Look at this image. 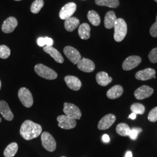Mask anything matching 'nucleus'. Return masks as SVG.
I'll use <instances>...</instances> for the list:
<instances>
[{
  "mask_svg": "<svg viewBox=\"0 0 157 157\" xmlns=\"http://www.w3.org/2000/svg\"><path fill=\"white\" fill-rule=\"evenodd\" d=\"M41 125L30 120L25 121L20 129V134L26 140H30L37 137L41 133Z\"/></svg>",
  "mask_w": 157,
  "mask_h": 157,
  "instance_id": "obj_1",
  "label": "nucleus"
},
{
  "mask_svg": "<svg viewBox=\"0 0 157 157\" xmlns=\"http://www.w3.org/2000/svg\"><path fill=\"white\" fill-rule=\"evenodd\" d=\"M90 25L86 23H82L80 25L78 29V33L80 37L83 40H87L90 37Z\"/></svg>",
  "mask_w": 157,
  "mask_h": 157,
  "instance_id": "obj_23",
  "label": "nucleus"
},
{
  "mask_svg": "<svg viewBox=\"0 0 157 157\" xmlns=\"http://www.w3.org/2000/svg\"><path fill=\"white\" fill-rule=\"evenodd\" d=\"M18 22L15 17H11L4 21L2 25V31L5 33H11L17 28Z\"/></svg>",
  "mask_w": 157,
  "mask_h": 157,
  "instance_id": "obj_12",
  "label": "nucleus"
},
{
  "mask_svg": "<svg viewBox=\"0 0 157 157\" xmlns=\"http://www.w3.org/2000/svg\"><path fill=\"white\" fill-rule=\"evenodd\" d=\"M34 71L40 77L47 80H54L58 77L57 73L53 69L41 63L36 65Z\"/></svg>",
  "mask_w": 157,
  "mask_h": 157,
  "instance_id": "obj_3",
  "label": "nucleus"
},
{
  "mask_svg": "<svg viewBox=\"0 0 157 157\" xmlns=\"http://www.w3.org/2000/svg\"><path fill=\"white\" fill-rule=\"evenodd\" d=\"M63 112L65 115L75 120L80 119L82 117V112L76 105L73 104L65 102L63 104Z\"/></svg>",
  "mask_w": 157,
  "mask_h": 157,
  "instance_id": "obj_6",
  "label": "nucleus"
},
{
  "mask_svg": "<svg viewBox=\"0 0 157 157\" xmlns=\"http://www.w3.org/2000/svg\"><path fill=\"white\" fill-rule=\"evenodd\" d=\"M148 119L152 122H155L157 121V107L154 108L149 112Z\"/></svg>",
  "mask_w": 157,
  "mask_h": 157,
  "instance_id": "obj_32",
  "label": "nucleus"
},
{
  "mask_svg": "<svg viewBox=\"0 0 157 157\" xmlns=\"http://www.w3.org/2000/svg\"><path fill=\"white\" fill-rule=\"evenodd\" d=\"M18 150V145L17 143H12L6 147L4 155L5 157H13L17 154Z\"/></svg>",
  "mask_w": 157,
  "mask_h": 157,
  "instance_id": "obj_24",
  "label": "nucleus"
},
{
  "mask_svg": "<svg viewBox=\"0 0 157 157\" xmlns=\"http://www.w3.org/2000/svg\"><path fill=\"white\" fill-rule=\"evenodd\" d=\"M14 1H21V0H14Z\"/></svg>",
  "mask_w": 157,
  "mask_h": 157,
  "instance_id": "obj_41",
  "label": "nucleus"
},
{
  "mask_svg": "<svg viewBox=\"0 0 157 157\" xmlns=\"http://www.w3.org/2000/svg\"><path fill=\"white\" fill-rule=\"evenodd\" d=\"M44 5L43 0H35L30 7V11L34 14L38 13Z\"/></svg>",
  "mask_w": 157,
  "mask_h": 157,
  "instance_id": "obj_28",
  "label": "nucleus"
},
{
  "mask_svg": "<svg viewBox=\"0 0 157 157\" xmlns=\"http://www.w3.org/2000/svg\"><path fill=\"white\" fill-rule=\"evenodd\" d=\"M150 33L153 37H157V15L156 17V21L151 27L150 30Z\"/></svg>",
  "mask_w": 157,
  "mask_h": 157,
  "instance_id": "obj_34",
  "label": "nucleus"
},
{
  "mask_svg": "<svg viewBox=\"0 0 157 157\" xmlns=\"http://www.w3.org/2000/svg\"><path fill=\"white\" fill-rule=\"evenodd\" d=\"M78 69L84 72H92L95 69V65L94 63L91 60L87 58H83L77 64Z\"/></svg>",
  "mask_w": 157,
  "mask_h": 157,
  "instance_id": "obj_14",
  "label": "nucleus"
},
{
  "mask_svg": "<svg viewBox=\"0 0 157 157\" xmlns=\"http://www.w3.org/2000/svg\"><path fill=\"white\" fill-rule=\"evenodd\" d=\"M117 19L114 12L112 11L108 12L104 17V26L105 28L108 29L113 28Z\"/></svg>",
  "mask_w": 157,
  "mask_h": 157,
  "instance_id": "obj_20",
  "label": "nucleus"
},
{
  "mask_svg": "<svg viewBox=\"0 0 157 157\" xmlns=\"http://www.w3.org/2000/svg\"><path fill=\"white\" fill-rule=\"evenodd\" d=\"M141 131H142V129H141L140 128H132L131 129L130 133L129 134V137L131 139L133 140H136L137 139L138 135Z\"/></svg>",
  "mask_w": 157,
  "mask_h": 157,
  "instance_id": "obj_31",
  "label": "nucleus"
},
{
  "mask_svg": "<svg viewBox=\"0 0 157 157\" xmlns=\"http://www.w3.org/2000/svg\"><path fill=\"white\" fill-rule=\"evenodd\" d=\"M154 1H156L157 2V0H154Z\"/></svg>",
  "mask_w": 157,
  "mask_h": 157,
  "instance_id": "obj_43",
  "label": "nucleus"
},
{
  "mask_svg": "<svg viewBox=\"0 0 157 157\" xmlns=\"http://www.w3.org/2000/svg\"><path fill=\"white\" fill-rule=\"evenodd\" d=\"M130 109L136 115H143L145 112V107L140 103H134L131 105Z\"/></svg>",
  "mask_w": 157,
  "mask_h": 157,
  "instance_id": "obj_29",
  "label": "nucleus"
},
{
  "mask_svg": "<svg viewBox=\"0 0 157 157\" xmlns=\"http://www.w3.org/2000/svg\"><path fill=\"white\" fill-rule=\"evenodd\" d=\"M45 39V44L46 46H52L54 44V40L51 38L45 37H44Z\"/></svg>",
  "mask_w": 157,
  "mask_h": 157,
  "instance_id": "obj_35",
  "label": "nucleus"
},
{
  "mask_svg": "<svg viewBox=\"0 0 157 157\" xmlns=\"http://www.w3.org/2000/svg\"><path fill=\"white\" fill-rule=\"evenodd\" d=\"M102 139V141L105 143H108L110 141V138H109V136L107 135H103Z\"/></svg>",
  "mask_w": 157,
  "mask_h": 157,
  "instance_id": "obj_37",
  "label": "nucleus"
},
{
  "mask_svg": "<svg viewBox=\"0 0 157 157\" xmlns=\"http://www.w3.org/2000/svg\"><path fill=\"white\" fill-rule=\"evenodd\" d=\"M116 131L118 135L121 136H129L131 129L127 124L121 123L117 125Z\"/></svg>",
  "mask_w": 157,
  "mask_h": 157,
  "instance_id": "obj_27",
  "label": "nucleus"
},
{
  "mask_svg": "<svg viewBox=\"0 0 157 157\" xmlns=\"http://www.w3.org/2000/svg\"><path fill=\"white\" fill-rule=\"evenodd\" d=\"M156 72L152 68H147L136 73L135 78L137 80L145 81L151 78H155Z\"/></svg>",
  "mask_w": 157,
  "mask_h": 157,
  "instance_id": "obj_15",
  "label": "nucleus"
},
{
  "mask_svg": "<svg viewBox=\"0 0 157 157\" xmlns=\"http://www.w3.org/2000/svg\"><path fill=\"white\" fill-rule=\"evenodd\" d=\"M0 113L3 118L8 121H11L14 117L8 103L4 100L0 101Z\"/></svg>",
  "mask_w": 157,
  "mask_h": 157,
  "instance_id": "obj_17",
  "label": "nucleus"
},
{
  "mask_svg": "<svg viewBox=\"0 0 157 157\" xmlns=\"http://www.w3.org/2000/svg\"><path fill=\"white\" fill-rule=\"evenodd\" d=\"M133 155H132V152L130 151L126 152V154H125V157H132Z\"/></svg>",
  "mask_w": 157,
  "mask_h": 157,
  "instance_id": "obj_39",
  "label": "nucleus"
},
{
  "mask_svg": "<svg viewBox=\"0 0 157 157\" xmlns=\"http://www.w3.org/2000/svg\"><path fill=\"white\" fill-rule=\"evenodd\" d=\"M154 93L153 89L148 86H142L136 89L135 91L134 95L137 100H143L150 97Z\"/></svg>",
  "mask_w": 157,
  "mask_h": 157,
  "instance_id": "obj_11",
  "label": "nucleus"
},
{
  "mask_svg": "<svg viewBox=\"0 0 157 157\" xmlns=\"http://www.w3.org/2000/svg\"><path fill=\"white\" fill-rule=\"evenodd\" d=\"M43 50L46 53H47L52 58H53L56 62L62 63L64 62V59L62 56L61 54L52 46H45L44 47Z\"/></svg>",
  "mask_w": 157,
  "mask_h": 157,
  "instance_id": "obj_18",
  "label": "nucleus"
},
{
  "mask_svg": "<svg viewBox=\"0 0 157 157\" xmlns=\"http://www.w3.org/2000/svg\"><path fill=\"white\" fill-rule=\"evenodd\" d=\"M37 44L39 45L40 47H44L45 45L44 37H39L37 39Z\"/></svg>",
  "mask_w": 157,
  "mask_h": 157,
  "instance_id": "obj_36",
  "label": "nucleus"
},
{
  "mask_svg": "<svg viewBox=\"0 0 157 157\" xmlns=\"http://www.w3.org/2000/svg\"><path fill=\"white\" fill-rule=\"evenodd\" d=\"M113 28L115 32L113 35L114 40L117 42L122 41L127 34L128 27L126 23L123 19L118 18Z\"/></svg>",
  "mask_w": 157,
  "mask_h": 157,
  "instance_id": "obj_2",
  "label": "nucleus"
},
{
  "mask_svg": "<svg viewBox=\"0 0 157 157\" xmlns=\"http://www.w3.org/2000/svg\"></svg>",
  "mask_w": 157,
  "mask_h": 157,
  "instance_id": "obj_44",
  "label": "nucleus"
},
{
  "mask_svg": "<svg viewBox=\"0 0 157 157\" xmlns=\"http://www.w3.org/2000/svg\"><path fill=\"white\" fill-rule=\"evenodd\" d=\"M1 122V118H0V122Z\"/></svg>",
  "mask_w": 157,
  "mask_h": 157,
  "instance_id": "obj_42",
  "label": "nucleus"
},
{
  "mask_svg": "<svg viewBox=\"0 0 157 157\" xmlns=\"http://www.w3.org/2000/svg\"><path fill=\"white\" fill-rule=\"evenodd\" d=\"M116 121V117L113 114H108L101 119L98 124V128L100 130L109 129Z\"/></svg>",
  "mask_w": 157,
  "mask_h": 157,
  "instance_id": "obj_13",
  "label": "nucleus"
},
{
  "mask_svg": "<svg viewBox=\"0 0 157 157\" xmlns=\"http://www.w3.org/2000/svg\"><path fill=\"white\" fill-rule=\"evenodd\" d=\"M141 62L140 56H132L128 57L123 62L122 68L124 71H130L139 66Z\"/></svg>",
  "mask_w": 157,
  "mask_h": 157,
  "instance_id": "obj_10",
  "label": "nucleus"
},
{
  "mask_svg": "<svg viewBox=\"0 0 157 157\" xmlns=\"http://www.w3.org/2000/svg\"><path fill=\"white\" fill-rule=\"evenodd\" d=\"M41 139L42 145L46 150L50 152L54 151L56 149V143L53 136L50 133L44 132L41 134Z\"/></svg>",
  "mask_w": 157,
  "mask_h": 157,
  "instance_id": "obj_5",
  "label": "nucleus"
},
{
  "mask_svg": "<svg viewBox=\"0 0 157 157\" xmlns=\"http://www.w3.org/2000/svg\"><path fill=\"white\" fill-rule=\"evenodd\" d=\"M63 52L69 60L75 65H77L82 59L80 52L71 46H66L63 49Z\"/></svg>",
  "mask_w": 157,
  "mask_h": 157,
  "instance_id": "obj_8",
  "label": "nucleus"
},
{
  "mask_svg": "<svg viewBox=\"0 0 157 157\" xmlns=\"http://www.w3.org/2000/svg\"><path fill=\"white\" fill-rule=\"evenodd\" d=\"M18 97L23 105L26 108H30L33 104V98L29 89L22 87L18 91Z\"/></svg>",
  "mask_w": 157,
  "mask_h": 157,
  "instance_id": "obj_4",
  "label": "nucleus"
},
{
  "mask_svg": "<svg viewBox=\"0 0 157 157\" xmlns=\"http://www.w3.org/2000/svg\"><path fill=\"white\" fill-rule=\"evenodd\" d=\"M67 87L74 91H78L82 87V82L76 76H67L64 78Z\"/></svg>",
  "mask_w": 157,
  "mask_h": 157,
  "instance_id": "obj_16",
  "label": "nucleus"
},
{
  "mask_svg": "<svg viewBox=\"0 0 157 157\" xmlns=\"http://www.w3.org/2000/svg\"><path fill=\"white\" fill-rule=\"evenodd\" d=\"M148 58L151 63H157V47L153 48L151 51L148 55Z\"/></svg>",
  "mask_w": 157,
  "mask_h": 157,
  "instance_id": "obj_33",
  "label": "nucleus"
},
{
  "mask_svg": "<svg viewBox=\"0 0 157 157\" xmlns=\"http://www.w3.org/2000/svg\"><path fill=\"white\" fill-rule=\"evenodd\" d=\"M129 118L132 119V120H134V119H135L136 118V114L135 113H133V112H132V113L129 115Z\"/></svg>",
  "mask_w": 157,
  "mask_h": 157,
  "instance_id": "obj_38",
  "label": "nucleus"
},
{
  "mask_svg": "<svg viewBox=\"0 0 157 157\" xmlns=\"http://www.w3.org/2000/svg\"><path fill=\"white\" fill-rule=\"evenodd\" d=\"M1 80H0V90H1Z\"/></svg>",
  "mask_w": 157,
  "mask_h": 157,
  "instance_id": "obj_40",
  "label": "nucleus"
},
{
  "mask_svg": "<svg viewBox=\"0 0 157 157\" xmlns=\"http://www.w3.org/2000/svg\"><path fill=\"white\" fill-rule=\"evenodd\" d=\"M87 18L93 26H97L101 23V19L99 15L94 11H90L87 13Z\"/></svg>",
  "mask_w": 157,
  "mask_h": 157,
  "instance_id": "obj_26",
  "label": "nucleus"
},
{
  "mask_svg": "<svg viewBox=\"0 0 157 157\" xmlns=\"http://www.w3.org/2000/svg\"><path fill=\"white\" fill-rule=\"evenodd\" d=\"M80 24V21L76 17H71L65 20L64 26L67 32H71L77 28Z\"/></svg>",
  "mask_w": 157,
  "mask_h": 157,
  "instance_id": "obj_22",
  "label": "nucleus"
},
{
  "mask_svg": "<svg viewBox=\"0 0 157 157\" xmlns=\"http://www.w3.org/2000/svg\"><path fill=\"white\" fill-rule=\"evenodd\" d=\"M95 4L99 6L115 8L119 6V0H95Z\"/></svg>",
  "mask_w": 157,
  "mask_h": 157,
  "instance_id": "obj_25",
  "label": "nucleus"
},
{
  "mask_svg": "<svg viewBox=\"0 0 157 157\" xmlns=\"http://www.w3.org/2000/svg\"><path fill=\"white\" fill-rule=\"evenodd\" d=\"M11 54V50L6 45H0V58L2 59H6Z\"/></svg>",
  "mask_w": 157,
  "mask_h": 157,
  "instance_id": "obj_30",
  "label": "nucleus"
},
{
  "mask_svg": "<svg viewBox=\"0 0 157 157\" xmlns=\"http://www.w3.org/2000/svg\"><path fill=\"white\" fill-rule=\"evenodd\" d=\"M77 8L76 4L74 2H69L61 8L59 12V17L62 20H66L72 17Z\"/></svg>",
  "mask_w": 157,
  "mask_h": 157,
  "instance_id": "obj_9",
  "label": "nucleus"
},
{
  "mask_svg": "<svg viewBox=\"0 0 157 157\" xmlns=\"http://www.w3.org/2000/svg\"><path fill=\"white\" fill-rule=\"evenodd\" d=\"M58 126L63 129H72L76 126V121L65 115H60L57 117Z\"/></svg>",
  "mask_w": 157,
  "mask_h": 157,
  "instance_id": "obj_7",
  "label": "nucleus"
},
{
  "mask_svg": "<svg viewBox=\"0 0 157 157\" xmlns=\"http://www.w3.org/2000/svg\"><path fill=\"white\" fill-rule=\"evenodd\" d=\"M124 93V89L120 85H115L113 86L107 91V97L109 99L114 100L118 98L122 95Z\"/></svg>",
  "mask_w": 157,
  "mask_h": 157,
  "instance_id": "obj_19",
  "label": "nucleus"
},
{
  "mask_svg": "<svg viewBox=\"0 0 157 157\" xmlns=\"http://www.w3.org/2000/svg\"><path fill=\"white\" fill-rule=\"evenodd\" d=\"M96 81L101 86H106L112 82V78L106 72H100L96 75Z\"/></svg>",
  "mask_w": 157,
  "mask_h": 157,
  "instance_id": "obj_21",
  "label": "nucleus"
}]
</instances>
